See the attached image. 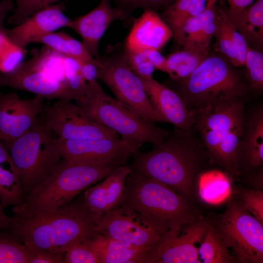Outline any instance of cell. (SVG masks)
Wrapping results in <instances>:
<instances>
[{
    "mask_svg": "<svg viewBox=\"0 0 263 263\" xmlns=\"http://www.w3.org/2000/svg\"><path fill=\"white\" fill-rule=\"evenodd\" d=\"M131 169L155 179L191 200L196 178L207 162V154L194 131L175 128L147 152L132 156Z\"/></svg>",
    "mask_w": 263,
    "mask_h": 263,
    "instance_id": "obj_1",
    "label": "cell"
},
{
    "mask_svg": "<svg viewBox=\"0 0 263 263\" xmlns=\"http://www.w3.org/2000/svg\"><path fill=\"white\" fill-rule=\"evenodd\" d=\"M99 218L85 207L80 198L51 212L14 214L3 231L29 247L65 253L73 242L99 233Z\"/></svg>",
    "mask_w": 263,
    "mask_h": 263,
    "instance_id": "obj_2",
    "label": "cell"
},
{
    "mask_svg": "<svg viewBox=\"0 0 263 263\" xmlns=\"http://www.w3.org/2000/svg\"><path fill=\"white\" fill-rule=\"evenodd\" d=\"M123 165L116 161L62 157L48 177L12 211L14 214L27 215L55 211Z\"/></svg>",
    "mask_w": 263,
    "mask_h": 263,
    "instance_id": "obj_3",
    "label": "cell"
},
{
    "mask_svg": "<svg viewBox=\"0 0 263 263\" xmlns=\"http://www.w3.org/2000/svg\"><path fill=\"white\" fill-rule=\"evenodd\" d=\"M237 68L216 51L187 77H169L165 85L181 97L193 114L221 103L244 100L251 89Z\"/></svg>",
    "mask_w": 263,
    "mask_h": 263,
    "instance_id": "obj_4",
    "label": "cell"
},
{
    "mask_svg": "<svg viewBox=\"0 0 263 263\" xmlns=\"http://www.w3.org/2000/svg\"><path fill=\"white\" fill-rule=\"evenodd\" d=\"M121 204L142 215L162 236L178 232L202 217L191 200L164 184L132 169L126 178Z\"/></svg>",
    "mask_w": 263,
    "mask_h": 263,
    "instance_id": "obj_5",
    "label": "cell"
},
{
    "mask_svg": "<svg viewBox=\"0 0 263 263\" xmlns=\"http://www.w3.org/2000/svg\"><path fill=\"white\" fill-rule=\"evenodd\" d=\"M244 102H225L192 114L194 132L209 162L218 164L233 176L240 173L238 154L245 123Z\"/></svg>",
    "mask_w": 263,
    "mask_h": 263,
    "instance_id": "obj_6",
    "label": "cell"
},
{
    "mask_svg": "<svg viewBox=\"0 0 263 263\" xmlns=\"http://www.w3.org/2000/svg\"><path fill=\"white\" fill-rule=\"evenodd\" d=\"M87 94L76 101L83 112L97 123L140 150L145 144L161 142L169 131L138 116L108 94L97 80L89 81Z\"/></svg>",
    "mask_w": 263,
    "mask_h": 263,
    "instance_id": "obj_7",
    "label": "cell"
},
{
    "mask_svg": "<svg viewBox=\"0 0 263 263\" xmlns=\"http://www.w3.org/2000/svg\"><path fill=\"white\" fill-rule=\"evenodd\" d=\"M52 132L39 116L27 132L4 143L19 171L24 199L48 177L62 158Z\"/></svg>",
    "mask_w": 263,
    "mask_h": 263,
    "instance_id": "obj_8",
    "label": "cell"
},
{
    "mask_svg": "<svg viewBox=\"0 0 263 263\" xmlns=\"http://www.w3.org/2000/svg\"><path fill=\"white\" fill-rule=\"evenodd\" d=\"M97 66V79L112 91L115 98L143 119L154 123L163 122L153 107L142 80L132 70L120 43L109 45L105 53L94 58Z\"/></svg>",
    "mask_w": 263,
    "mask_h": 263,
    "instance_id": "obj_9",
    "label": "cell"
},
{
    "mask_svg": "<svg viewBox=\"0 0 263 263\" xmlns=\"http://www.w3.org/2000/svg\"><path fill=\"white\" fill-rule=\"evenodd\" d=\"M213 225L235 261L263 263V225L237 201L228 202Z\"/></svg>",
    "mask_w": 263,
    "mask_h": 263,
    "instance_id": "obj_10",
    "label": "cell"
},
{
    "mask_svg": "<svg viewBox=\"0 0 263 263\" xmlns=\"http://www.w3.org/2000/svg\"><path fill=\"white\" fill-rule=\"evenodd\" d=\"M42 54L20 62L8 73H0V87H9L41 96L44 99L73 100L66 84L59 78L48 49Z\"/></svg>",
    "mask_w": 263,
    "mask_h": 263,
    "instance_id": "obj_11",
    "label": "cell"
},
{
    "mask_svg": "<svg viewBox=\"0 0 263 263\" xmlns=\"http://www.w3.org/2000/svg\"><path fill=\"white\" fill-rule=\"evenodd\" d=\"M46 125L64 140L118 138L115 132L87 116L77 104L58 99L45 106L43 112Z\"/></svg>",
    "mask_w": 263,
    "mask_h": 263,
    "instance_id": "obj_12",
    "label": "cell"
},
{
    "mask_svg": "<svg viewBox=\"0 0 263 263\" xmlns=\"http://www.w3.org/2000/svg\"><path fill=\"white\" fill-rule=\"evenodd\" d=\"M97 226L105 236L150 250L162 237L142 215L122 204L101 216Z\"/></svg>",
    "mask_w": 263,
    "mask_h": 263,
    "instance_id": "obj_13",
    "label": "cell"
},
{
    "mask_svg": "<svg viewBox=\"0 0 263 263\" xmlns=\"http://www.w3.org/2000/svg\"><path fill=\"white\" fill-rule=\"evenodd\" d=\"M211 222L202 217L179 232L168 233L148 254L146 263H196L199 246Z\"/></svg>",
    "mask_w": 263,
    "mask_h": 263,
    "instance_id": "obj_14",
    "label": "cell"
},
{
    "mask_svg": "<svg viewBox=\"0 0 263 263\" xmlns=\"http://www.w3.org/2000/svg\"><path fill=\"white\" fill-rule=\"evenodd\" d=\"M39 95L22 99L15 93L0 92V139L3 143L14 140L30 130L44 108Z\"/></svg>",
    "mask_w": 263,
    "mask_h": 263,
    "instance_id": "obj_15",
    "label": "cell"
},
{
    "mask_svg": "<svg viewBox=\"0 0 263 263\" xmlns=\"http://www.w3.org/2000/svg\"><path fill=\"white\" fill-rule=\"evenodd\" d=\"M61 157L78 160L116 161L126 165L140 150L121 138L85 140L57 139Z\"/></svg>",
    "mask_w": 263,
    "mask_h": 263,
    "instance_id": "obj_16",
    "label": "cell"
},
{
    "mask_svg": "<svg viewBox=\"0 0 263 263\" xmlns=\"http://www.w3.org/2000/svg\"><path fill=\"white\" fill-rule=\"evenodd\" d=\"M135 19L119 8L111 5L110 0H100L99 4L86 14L70 19L69 27L81 36L82 44L92 57L99 55L98 45L110 24L119 20L130 24Z\"/></svg>",
    "mask_w": 263,
    "mask_h": 263,
    "instance_id": "obj_17",
    "label": "cell"
},
{
    "mask_svg": "<svg viewBox=\"0 0 263 263\" xmlns=\"http://www.w3.org/2000/svg\"><path fill=\"white\" fill-rule=\"evenodd\" d=\"M62 3L44 7L31 15L20 24L4 30L9 39L17 47L26 51L27 46L38 38L64 27L71 19L63 13Z\"/></svg>",
    "mask_w": 263,
    "mask_h": 263,
    "instance_id": "obj_18",
    "label": "cell"
},
{
    "mask_svg": "<svg viewBox=\"0 0 263 263\" xmlns=\"http://www.w3.org/2000/svg\"><path fill=\"white\" fill-rule=\"evenodd\" d=\"M139 77L153 107L163 122L170 123L176 129L194 131L193 115L176 93L152 77Z\"/></svg>",
    "mask_w": 263,
    "mask_h": 263,
    "instance_id": "obj_19",
    "label": "cell"
},
{
    "mask_svg": "<svg viewBox=\"0 0 263 263\" xmlns=\"http://www.w3.org/2000/svg\"><path fill=\"white\" fill-rule=\"evenodd\" d=\"M131 170L127 164L120 166L100 183L86 188L81 198L85 207L100 218L117 207L123 196L126 178Z\"/></svg>",
    "mask_w": 263,
    "mask_h": 263,
    "instance_id": "obj_20",
    "label": "cell"
},
{
    "mask_svg": "<svg viewBox=\"0 0 263 263\" xmlns=\"http://www.w3.org/2000/svg\"><path fill=\"white\" fill-rule=\"evenodd\" d=\"M173 37V33L154 11L144 10L135 19L124 47L129 50H161Z\"/></svg>",
    "mask_w": 263,
    "mask_h": 263,
    "instance_id": "obj_21",
    "label": "cell"
},
{
    "mask_svg": "<svg viewBox=\"0 0 263 263\" xmlns=\"http://www.w3.org/2000/svg\"><path fill=\"white\" fill-rule=\"evenodd\" d=\"M97 253L100 263H146L150 249L133 246L98 233L83 240Z\"/></svg>",
    "mask_w": 263,
    "mask_h": 263,
    "instance_id": "obj_22",
    "label": "cell"
},
{
    "mask_svg": "<svg viewBox=\"0 0 263 263\" xmlns=\"http://www.w3.org/2000/svg\"><path fill=\"white\" fill-rule=\"evenodd\" d=\"M239 163L243 159L251 168L263 164V109L257 108L245 120L239 149Z\"/></svg>",
    "mask_w": 263,
    "mask_h": 263,
    "instance_id": "obj_23",
    "label": "cell"
},
{
    "mask_svg": "<svg viewBox=\"0 0 263 263\" xmlns=\"http://www.w3.org/2000/svg\"><path fill=\"white\" fill-rule=\"evenodd\" d=\"M228 18L248 46L261 52L263 46V0L238 10L226 11Z\"/></svg>",
    "mask_w": 263,
    "mask_h": 263,
    "instance_id": "obj_24",
    "label": "cell"
},
{
    "mask_svg": "<svg viewBox=\"0 0 263 263\" xmlns=\"http://www.w3.org/2000/svg\"><path fill=\"white\" fill-rule=\"evenodd\" d=\"M18 169L0 139V204L4 208L18 206L23 200Z\"/></svg>",
    "mask_w": 263,
    "mask_h": 263,
    "instance_id": "obj_25",
    "label": "cell"
},
{
    "mask_svg": "<svg viewBox=\"0 0 263 263\" xmlns=\"http://www.w3.org/2000/svg\"><path fill=\"white\" fill-rule=\"evenodd\" d=\"M34 42L42 43L55 52L77 61L86 62L94 59L82 42L64 31L44 35L36 38Z\"/></svg>",
    "mask_w": 263,
    "mask_h": 263,
    "instance_id": "obj_26",
    "label": "cell"
},
{
    "mask_svg": "<svg viewBox=\"0 0 263 263\" xmlns=\"http://www.w3.org/2000/svg\"><path fill=\"white\" fill-rule=\"evenodd\" d=\"M211 0H175L163 11L161 18L174 35L185 22L197 16L207 8Z\"/></svg>",
    "mask_w": 263,
    "mask_h": 263,
    "instance_id": "obj_27",
    "label": "cell"
},
{
    "mask_svg": "<svg viewBox=\"0 0 263 263\" xmlns=\"http://www.w3.org/2000/svg\"><path fill=\"white\" fill-rule=\"evenodd\" d=\"M199 263H231L234 257L210 223L198 247Z\"/></svg>",
    "mask_w": 263,
    "mask_h": 263,
    "instance_id": "obj_28",
    "label": "cell"
},
{
    "mask_svg": "<svg viewBox=\"0 0 263 263\" xmlns=\"http://www.w3.org/2000/svg\"><path fill=\"white\" fill-rule=\"evenodd\" d=\"M209 53L194 49L184 48L166 58V73L173 79H181L191 74Z\"/></svg>",
    "mask_w": 263,
    "mask_h": 263,
    "instance_id": "obj_29",
    "label": "cell"
},
{
    "mask_svg": "<svg viewBox=\"0 0 263 263\" xmlns=\"http://www.w3.org/2000/svg\"><path fill=\"white\" fill-rule=\"evenodd\" d=\"M230 192V184L223 172L211 170L202 173L199 177V192L206 202L216 204L225 199Z\"/></svg>",
    "mask_w": 263,
    "mask_h": 263,
    "instance_id": "obj_30",
    "label": "cell"
},
{
    "mask_svg": "<svg viewBox=\"0 0 263 263\" xmlns=\"http://www.w3.org/2000/svg\"><path fill=\"white\" fill-rule=\"evenodd\" d=\"M217 11L215 4H207L202 13L187 20L173 36L175 41L184 48L194 49V41L198 34L207 23L215 19Z\"/></svg>",
    "mask_w": 263,
    "mask_h": 263,
    "instance_id": "obj_31",
    "label": "cell"
},
{
    "mask_svg": "<svg viewBox=\"0 0 263 263\" xmlns=\"http://www.w3.org/2000/svg\"><path fill=\"white\" fill-rule=\"evenodd\" d=\"M216 19L217 28L214 35L215 51L221 54L237 67L231 35L232 24L226 11L222 10L217 11Z\"/></svg>",
    "mask_w": 263,
    "mask_h": 263,
    "instance_id": "obj_32",
    "label": "cell"
},
{
    "mask_svg": "<svg viewBox=\"0 0 263 263\" xmlns=\"http://www.w3.org/2000/svg\"><path fill=\"white\" fill-rule=\"evenodd\" d=\"M29 247L6 232L0 231V263H29Z\"/></svg>",
    "mask_w": 263,
    "mask_h": 263,
    "instance_id": "obj_33",
    "label": "cell"
},
{
    "mask_svg": "<svg viewBox=\"0 0 263 263\" xmlns=\"http://www.w3.org/2000/svg\"><path fill=\"white\" fill-rule=\"evenodd\" d=\"M4 30H0V73H2L15 69L26 53L9 39Z\"/></svg>",
    "mask_w": 263,
    "mask_h": 263,
    "instance_id": "obj_34",
    "label": "cell"
},
{
    "mask_svg": "<svg viewBox=\"0 0 263 263\" xmlns=\"http://www.w3.org/2000/svg\"><path fill=\"white\" fill-rule=\"evenodd\" d=\"M244 66L251 90L261 92L263 89V54L248 46Z\"/></svg>",
    "mask_w": 263,
    "mask_h": 263,
    "instance_id": "obj_35",
    "label": "cell"
},
{
    "mask_svg": "<svg viewBox=\"0 0 263 263\" xmlns=\"http://www.w3.org/2000/svg\"><path fill=\"white\" fill-rule=\"evenodd\" d=\"M61 0H16L13 14L8 18V23L18 25L37 11Z\"/></svg>",
    "mask_w": 263,
    "mask_h": 263,
    "instance_id": "obj_36",
    "label": "cell"
},
{
    "mask_svg": "<svg viewBox=\"0 0 263 263\" xmlns=\"http://www.w3.org/2000/svg\"><path fill=\"white\" fill-rule=\"evenodd\" d=\"M65 263H100L96 251L83 240L72 243L65 252Z\"/></svg>",
    "mask_w": 263,
    "mask_h": 263,
    "instance_id": "obj_37",
    "label": "cell"
},
{
    "mask_svg": "<svg viewBox=\"0 0 263 263\" xmlns=\"http://www.w3.org/2000/svg\"><path fill=\"white\" fill-rule=\"evenodd\" d=\"M240 205L263 225V193L258 189H241L238 191Z\"/></svg>",
    "mask_w": 263,
    "mask_h": 263,
    "instance_id": "obj_38",
    "label": "cell"
},
{
    "mask_svg": "<svg viewBox=\"0 0 263 263\" xmlns=\"http://www.w3.org/2000/svg\"><path fill=\"white\" fill-rule=\"evenodd\" d=\"M124 49L130 67L139 77H152V74L155 69L147 56L145 50L132 51L124 47Z\"/></svg>",
    "mask_w": 263,
    "mask_h": 263,
    "instance_id": "obj_39",
    "label": "cell"
},
{
    "mask_svg": "<svg viewBox=\"0 0 263 263\" xmlns=\"http://www.w3.org/2000/svg\"><path fill=\"white\" fill-rule=\"evenodd\" d=\"M115 7L129 15L135 10L141 8L144 10L164 11L171 5L175 0H112Z\"/></svg>",
    "mask_w": 263,
    "mask_h": 263,
    "instance_id": "obj_40",
    "label": "cell"
},
{
    "mask_svg": "<svg viewBox=\"0 0 263 263\" xmlns=\"http://www.w3.org/2000/svg\"><path fill=\"white\" fill-rule=\"evenodd\" d=\"M217 28V21L216 16L215 19L207 23L198 34L194 41V49L209 53V44Z\"/></svg>",
    "mask_w": 263,
    "mask_h": 263,
    "instance_id": "obj_41",
    "label": "cell"
},
{
    "mask_svg": "<svg viewBox=\"0 0 263 263\" xmlns=\"http://www.w3.org/2000/svg\"><path fill=\"white\" fill-rule=\"evenodd\" d=\"M231 35L237 67L244 66L248 48V44L243 36L232 24Z\"/></svg>",
    "mask_w": 263,
    "mask_h": 263,
    "instance_id": "obj_42",
    "label": "cell"
},
{
    "mask_svg": "<svg viewBox=\"0 0 263 263\" xmlns=\"http://www.w3.org/2000/svg\"><path fill=\"white\" fill-rule=\"evenodd\" d=\"M29 247L31 252L29 263H65V253H53Z\"/></svg>",
    "mask_w": 263,
    "mask_h": 263,
    "instance_id": "obj_43",
    "label": "cell"
},
{
    "mask_svg": "<svg viewBox=\"0 0 263 263\" xmlns=\"http://www.w3.org/2000/svg\"><path fill=\"white\" fill-rule=\"evenodd\" d=\"M78 62L82 75L87 82L97 79L98 66L94 58L92 61L86 62L78 61Z\"/></svg>",
    "mask_w": 263,
    "mask_h": 263,
    "instance_id": "obj_44",
    "label": "cell"
},
{
    "mask_svg": "<svg viewBox=\"0 0 263 263\" xmlns=\"http://www.w3.org/2000/svg\"><path fill=\"white\" fill-rule=\"evenodd\" d=\"M146 55L155 69L166 73L167 70L166 58L154 49L145 50Z\"/></svg>",
    "mask_w": 263,
    "mask_h": 263,
    "instance_id": "obj_45",
    "label": "cell"
},
{
    "mask_svg": "<svg viewBox=\"0 0 263 263\" xmlns=\"http://www.w3.org/2000/svg\"><path fill=\"white\" fill-rule=\"evenodd\" d=\"M15 4L12 0H0V30L4 29L3 23L8 14L14 8Z\"/></svg>",
    "mask_w": 263,
    "mask_h": 263,
    "instance_id": "obj_46",
    "label": "cell"
},
{
    "mask_svg": "<svg viewBox=\"0 0 263 263\" xmlns=\"http://www.w3.org/2000/svg\"><path fill=\"white\" fill-rule=\"evenodd\" d=\"M230 4L229 9L238 10L250 6L254 0H227Z\"/></svg>",
    "mask_w": 263,
    "mask_h": 263,
    "instance_id": "obj_47",
    "label": "cell"
},
{
    "mask_svg": "<svg viewBox=\"0 0 263 263\" xmlns=\"http://www.w3.org/2000/svg\"><path fill=\"white\" fill-rule=\"evenodd\" d=\"M4 208L0 204V231L6 230L10 223L11 217L8 216L5 214Z\"/></svg>",
    "mask_w": 263,
    "mask_h": 263,
    "instance_id": "obj_48",
    "label": "cell"
},
{
    "mask_svg": "<svg viewBox=\"0 0 263 263\" xmlns=\"http://www.w3.org/2000/svg\"><path fill=\"white\" fill-rule=\"evenodd\" d=\"M213 1H216V0H212Z\"/></svg>",
    "mask_w": 263,
    "mask_h": 263,
    "instance_id": "obj_49",
    "label": "cell"
},
{
    "mask_svg": "<svg viewBox=\"0 0 263 263\" xmlns=\"http://www.w3.org/2000/svg\"></svg>",
    "mask_w": 263,
    "mask_h": 263,
    "instance_id": "obj_50",
    "label": "cell"
}]
</instances>
